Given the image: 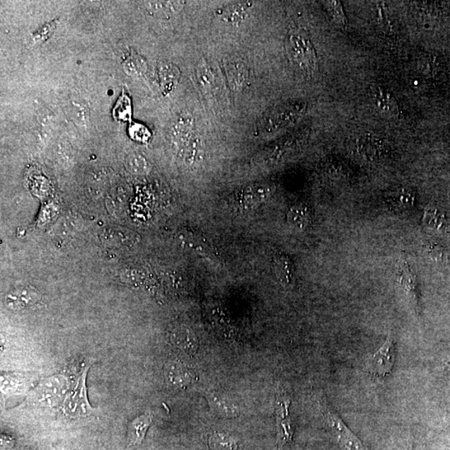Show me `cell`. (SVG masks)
I'll use <instances>...</instances> for the list:
<instances>
[{
	"mask_svg": "<svg viewBox=\"0 0 450 450\" xmlns=\"http://www.w3.org/2000/svg\"><path fill=\"white\" fill-rule=\"evenodd\" d=\"M306 103L292 101L272 108L257 121L255 127L256 135L266 136L282 130L295 123L304 115Z\"/></svg>",
	"mask_w": 450,
	"mask_h": 450,
	"instance_id": "cell-1",
	"label": "cell"
},
{
	"mask_svg": "<svg viewBox=\"0 0 450 450\" xmlns=\"http://www.w3.org/2000/svg\"><path fill=\"white\" fill-rule=\"evenodd\" d=\"M285 50L290 64L300 74L311 77L317 72L316 51L304 32H290L285 40Z\"/></svg>",
	"mask_w": 450,
	"mask_h": 450,
	"instance_id": "cell-2",
	"label": "cell"
},
{
	"mask_svg": "<svg viewBox=\"0 0 450 450\" xmlns=\"http://www.w3.org/2000/svg\"><path fill=\"white\" fill-rule=\"evenodd\" d=\"M88 367L84 369L79 376L76 386L65 398L62 410L70 418H81L91 415L95 410L91 407L87 397L86 377Z\"/></svg>",
	"mask_w": 450,
	"mask_h": 450,
	"instance_id": "cell-3",
	"label": "cell"
},
{
	"mask_svg": "<svg viewBox=\"0 0 450 450\" xmlns=\"http://www.w3.org/2000/svg\"><path fill=\"white\" fill-rule=\"evenodd\" d=\"M323 416L329 426L333 438L345 450H367L362 442L344 424V422L327 405H323Z\"/></svg>",
	"mask_w": 450,
	"mask_h": 450,
	"instance_id": "cell-4",
	"label": "cell"
},
{
	"mask_svg": "<svg viewBox=\"0 0 450 450\" xmlns=\"http://www.w3.org/2000/svg\"><path fill=\"white\" fill-rule=\"evenodd\" d=\"M396 346L393 338L388 336L387 340L376 352L368 358L365 367L368 372L377 377H384L392 371L396 361Z\"/></svg>",
	"mask_w": 450,
	"mask_h": 450,
	"instance_id": "cell-5",
	"label": "cell"
},
{
	"mask_svg": "<svg viewBox=\"0 0 450 450\" xmlns=\"http://www.w3.org/2000/svg\"><path fill=\"white\" fill-rule=\"evenodd\" d=\"M195 120L189 112H182L171 126L170 136L173 146L180 150L195 134Z\"/></svg>",
	"mask_w": 450,
	"mask_h": 450,
	"instance_id": "cell-6",
	"label": "cell"
},
{
	"mask_svg": "<svg viewBox=\"0 0 450 450\" xmlns=\"http://www.w3.org/2000/svg\"><path fill=\"white\" fill-rule=\"evenodd\" d=\"M356 150L364 161L375 162L386 156L388 147L378 136L365 134L357 139Z\"/></svg>",
	"mask_w": 450,
	"mask_h": 450,
	"instance_id": "cell-7",
	"label": "cell"
},
{
	"mask_svg": "<svg viewBox=\"0 0 450 450\" xmlns=\"http://www.w3.org/2000/svg\"><path fill=\"white\" fill-rule=\"evenodd\" d=\"M40 300V294L33 287H20L9 292L6 297V306L13 311L30 308Z\"/></svg>",
	"mask_w": 450,
	"mask_h": 450,
	"instance_id": "cell-8",
	"label": "cell"
},
{
	"mask_svg": "<svg viewBox=\"0 0 450 450\" xmlns=\"http://www.w3.org/2000/svg\"><path fill=\"white\" fill-rule=\"evenodd\" d=\"M372 104L381 114L388 118H395L400 114L396 98L381 86H373L370 90Z\"/></svg>",
	"mask_w": 450,
	"mask_h": 450,
	"instance_id": "cell-9",
	"label": "cell"
},
{
	"mask_svg": "<svg viewBox=\"0 0 450 450\" xmlns=\"http://www.w3.org/2000/svg\"><path fill=\"white\" fill-rule=\"evenodd\" d=\"M67 388V379L54 376L47 379L36 388L35 398L41 403H50L59 400Z\"/></svg>",
	"mask_w": 450,
	"mask_h": 450,
	"instance_id": "cell-10",
	"label": "cell"
},
{
	"mask_svg": "<svg viewBox=\"0 0 450 450\" xmlns=\"http://www.w3.org/2000/svg\"><path fill=\"white\" fill-rule=\"evenodd\" d=\"M166 381L175 388H184L195 381L192 370L180 362H170L165 369Z\"/></svg>",
	"mask_w": 450,
	"mask_h": 450,
	"instance_id": "cell-11",
	"label": "cell"
},
{
	"mask_svg": "<svg viewBox=\"0 0 450 450\" xmlns=\"http://www.w3.org/2000/svg\"><path fill=\"white\" fill-rule=\"evenodd\" d=\"M228 81L234 91L245 86L248 79V70L245 62L237 56L229 58L224 64Z\"/></svg>",
	"mask_w": 450,
	"mask_h": 450,
	"instance_id": "cell-12",
	"label": "cell"
},
{
	"mask_svg": "<svg viewBox=\"0 0 450 450\" xmlns=\"http://www.w3.org/2000/svg\"><path fill=\"white\" fill-rule=\"evenodd\" d=\"M398 273V283L400 289L412 306L418 307L419 298L417 283L414 275L412 274L407 262L401 264Z\"/></svg>",
	"mask_w": 450,
	"mask_h": 450,
	"instance_id": "cell-13",
	"label": "cell"
},
{
	"mask_svg": "<svg viewBox=\"0 0 450 450\" xmlns=\"http://www.w3.org/2000/svg\"><path fill=\"white\" fill-rule=\"evenodd\" d=\"M151 423L152 417L149 414L140 415L131 422L127 434L129 447L138 446V445L142 444Z\"/></svg>",
	"mask_w": 450,
	"mask_h": 450,
	"instance_id": "cell-14",
	"label": "cell"
},
{
	"mask_svg": "<svg viewBox=\"0 0 450 450\" xmlns=\"http://www.w3.org/2000/svg\"><path fill=\"white\" fill-rule=\"evenodd\" d=\"M304 137V133L294 132L284 136V138L277 140L275 143L266 150L265 154L262 157L267 159L277 158L278 156L285 153L286 150L292 149L300 139Z\"/></svg>",
	"mask_w": 450,
	"mask_h": 450,
	"instance_id": "cell-15",
	"label": "cell"
},
{
	"mask_svg": "<svg viewBox=\"0 0 450 450\" xmlns=\"http://www.w3.org/2000/svg\"><path fill=\"white\" fill-rule=\"evenodd\" d=\"M250 2H234L219 9V15L224 22L238 23L245 21Z\"/></svg>",
	"mask_w": 450,
	"mask_h": 450,
	"instance_id": "cell-16",
	"label": "cell"
},
{
	"mask_svg": "<svg viewBox=\"0 0 450 450\" xmlns=\"http://www.w3.org/2000/svg\"><path fill=\"white\" fill-rule=\"evenodd\" d=\"M275 273L281 284L285 287H292L294 283V270L292 260L288 257H279L275 262Z\"/></svg>",
	"mask_w": 450,
	"mask_h": 450,
	"instance_id": "cell-17",
	"label": "cell"
},
{
	"mask_svg": "<svg viewBox=\"0 0 450 450\" xmlns=\"http://www.w3.org/2000/svg\"><path fill=\"white\" fill-rule=\"evenodd\" d=\"M289 403L284 405L283 414L279 415L278 444L279 449L282 450L286 444L292 442L294 430L292 423L287 419Z\"/></svg>",
	"mask_w": 450,
	"mask_h": 450,
	"instance_id": "cell-18",
	"label": "cell"
},
{
	"mask_svg": "<svg viewBox=\"0 0 450 450\" xmlns=\"http://www.w3.org/2000/svg\"><path fill=\"white\" fill-rule=\"evenodd\" d=\"M145 4L150 12L163 18L176 15L184 7V3L177 1H151Z\"/></svg>",
	"mask_w": 450,
	"mask_h": 450,
	"instance_id": "cell-19",
	"label": "cell"
},
{
	"mask_svg": "<svg viewBox=\"0 0 450 450\" xmlns=\"http://www.w3.org/2000/svg\"><path fill=\"white\" fill-rule=\"evenodd\" d=\"M288 221L293 227L304 231L311 222V214L306 205L296 204L289 209Z\"/></svg>",
	"mask_w": 450,
	"mask_h": 450,
	"instance_id": "cell-20",
	"label": "cell"
},
{
	"mask_svg": "<svg viewBox=\"0 0 450 450\" xmlns=\"http://www.w3.org/2000/svg\"><path fill=\"white\" fill-rule=\"evenodd\" d=\"M424 223L426 226L442 232H450V223L445 215L435 209L425 210Z\"/></svg>",
	"mask_w": 450,
	"mask_h": 450,
	"instance_id": "cell-21",
	"label": "cell"
},
{
	"mask_svg": "<svg viewBox=\"0 0 450 450\" xmlns=\"http://www.w3.org/2000/svg\"><path fill=\"white\" fill-rule=\"evenodd\" d=\"M415 197L412 191L402 188L393 191L388 196V202L397 209H409L414 206Z\"/></svg>",
	"mask_w": 450,
	"mask_h": 450,
	"instance_id": "cell-22",
	"label": "cell"
},
{
	"mask_svg": "<svg viewBox=\"0 0 450 450\" xmlns=\"http://www.w3.org/2000/svg\"><path fill=\"white\" fill-rule=\"evenodd\" d=\"M197 79L200 86L206 92H210L214 86V75L212 69L204 59L200 60L197 67Z\"/></svg>",
	"mask_w": 450,
	"mask_h": 450,
	"instance_id": "cell-23",
	"label": "cell"
},
{
	"mask_svg": "<svg viewBox=\"0 0 450 450\" xmlns=\"http://www.w3.org/2000/svg\"><path fill=\"white\" fill-rule=\"evenodd\" d=\"M173 341L177 347L188 354H193L197 349V342L189 331L178 330L173 333Z\"/></svg>",
	"mask_w": 450,
	"mask_h": 450,
	"instance_id": "cell-24",
	"label": "cell"
},
{
	"mask_svg": "<svg viewBox=\"0 0 450 450\" xmlns=\"http://www.w3.org/2000/svg\"><path fill=\"white\" fill-rule=\"evenodd\" d=\"M208 401L211 406L217 410L219 414L225 417H236L240 414V410L236 405H233L231 402L225 400L224 398L218 396H210Z\"/></svg>",
	"mask_w": 450,
	"mask_h": 450,
	"instance_id": "cell-25",
	"label": "cell"
},
{
	"mask_svg": "<svg viewBox=\"0 0 450 450\" xmlns=\"http://www.w3.org/2000/svg\"><path fill=\"white\" fill-rule=\"evenodd\" d=\"M209 447L212 450H238L236 442L224 434H214L211 436Z\"/></svg>",
	"mask_w": 450,
	"mask_h": 450,
	"instance_id": "cell-26",
	"label": "cell"
},
{
	"mask_svg": "<svg viewBox=\"0 0 450 450\" xmlns=\"http://www.w3.org/2000/svg\"><path fill=\"white\" fill-rule=\"evenodd\" d=\"M125 166L128 171L134 175H143L147 172L149 168L146 159L139 154H130L126 158Z\"/></svg>",
	"mask_w": 450,
	"mask_h": 450,
	"instance_id": "cell-27",
	"label": "cell"
},
{
	"mask_svg": "<svg viewBox=\"0 0 450 450\" xmlns=\"http://www.w3.org/2000/svg\"><path fill=\"white\" fill-rule=\"evenodd\" d=\"M325 6L333 21L340 27H346L348 21H347V18L340 2L326 1L325 2Z\"/></svg>",
	"mask_w": 450,
	"mask_h": 450,
	"instance_id": "cell-28",
	"label": "cell"
},
{
	"mask_svg": "<svg viewBox=\"0 0 450 450\" xmlns=\"http://www.w3.org/2000/svg\"><path fill=\"white\" fill-rule=\"evenodd\" d=\"M72 110L74 119L77 123L82 126H86L90 121V110L86 104L79 100H75L72 103Z\"/></svg>",
	"mask_w": 450,
	"mask_h": 450,
	"instance_id": "cell-29",
	"label": "cell"
},
{
	"mask_svg": "<svg viewBox=\"0 0 450 450\" xmlns=\"http://www.w3.org/2000/svg\"><path fill=\"white\" fill-rule=\"evenodd\" d=\"M429 255L435 262L442 264H450V250L446 248L438 246L437 243H430L427 247Z\"/></svg>",
	"mask_w": 450,
	"mask_h": 450,
	"instance_id": "cell-30",
	"label": "cell"
},
{
	"mask_svg": "<svg viewBox=\"0 0 450 450\" xmlns=\"http://www.w3.org/2000/svg\"><path fill=\"white\" fill-rule=\"evenodd\" d=\"M131 115V105L128 96H122L115 109L116 119L127 120Z\"/></svg>",
	"mask_w": 450,
	"mask_h": 450,
	"instance_id": "cell-31",
	"label": "cell"
},
{
	"mask_svg": "<svg viewBox=\"0 0 450 450\" xmlns=\"http://www.w3.org/2000/svg\"><path fill=\"white\" fill-rule=\"evenodd\" d=\"M125 65L126 69H127L129 74H142L146 69V64H145L144 60L140 58L139 56H131L126 61Z\"/></svg>",
	"mask_w": 450,
	"mask_h": 450,
	"instance_id": "cell-32",
	"label": "cell"
},
{
	"mask_svg": "<svg viewBox=\"0 0 450 450\" xmlns=\"http://www.w3.org/2000/svg\"><path fill=\"white\" fill-rule=\"evenodd\" d=\"M131 137H132L136 142H147L151 136L148 129L145 128L142 125H135L131 127L129 131Z\"/></svg>",
	"mask_w": 450,
	"mask_h": 450,
	"instance_id": "cell-33",
	"label": "cell"
},
{
	"mask_svg": "<svg viewBox=\"0 0 450 450\" xmlns=\"http://www.w3.org/2000/svg\"><path fill=\"white\" fill-rule=\"evenodd\" d=\"M56 25V21L46 23V25L41 28L40 31H38L34 35V39L35 42H43L48 39V38L52 35Z\"/></svg>",
	"mask_w": 450,
	"mask_h": 450,
	"instance_id": "cell-34",
	"label": "cell"
},
{
	"mask_svg": "<svg viewBox=\"0 0 450 450\" xmlns=\"http://www.w3.org/2000/svg\"><path fill=\"white\" fill-rule=\"evenodd\" d=\"M434 61L431 57H423L419 61V68L420 71L425 74H434L435 64Z\"/></svg>",
	"mask_w": 450,
	"mask_h": 450,
	"instance_id": "cell-35",
	"label": "cell"
}]
</instances>
